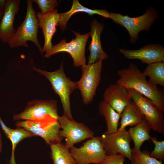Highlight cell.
Returning <instances> with one entry per match:
<instances>
[{
  "label": "cell",
  "mask_w": 164,
  "mask_h": 164,
  "mask_svg": "<svg viewBox=\"0 0 164 164\" xmlns=\"http://www.w3.org/2000/svg\"><path fill=\"white\" fill-rule=\"evenodd\" d=\"M120 78L116 83L126 89H133L153 102L163 112L164 111V95L157 86L149 83L138 68L130 63L127 68L119 69Z\"/></svg>",
  "instance_id": "1"
},
{
  "label": "cell",
  "mask_w": 164,
  "mask_h": 164,
  "mask_svg": "<svg viewBox=\"0 0 164 164\" xmlns=\"http://www.w3.org/2000/svg\"><path fill=\"white\" fill-rule=\"evenodd\" d=\"M26 17L14 35L6 42L9 48L29 47L28 41L33 42L42 55L43 48L38 39L39 29L37 12L33 7L32 0H27Z\"/></svg>",
  "instance_id": "2"
},
{
  "label": "cell",
  "mask_w": 164,
  "mask_h": 164,
  "mask_svg": "<svg viewBox=\"0 0 164 164\" xmlns=\"http://www.w3.org/2000/svg\"><path fill=\"white\" fill-rule=\"evenodd\" d=\"M63 60L60 67L53 72H49L33 67V70L46 78L55 93L60 97L62 105L63 115L73 119L71 112L70 97L72 92L78 89L77 81L74 82L66 75L63 69Z\"/></svg>",
  "instance_id": "3"
},
{
  "label": "cell",
  "mask_w": 164,
  "mask_h": 164,
  "mask_svg": "<svg viewBox=\"0 0 164 164\" xmlns=\"http://www.w3.org/2000/svg\"><path fill=\"white\" fill-rule=\"evenodd\" d=\"M109 18L127 30L130 36V42L132 43L137 42L140 32L149 31L152 24L158 18L157 12L152 7L148 8L143 15L135 17L112 12H109Z\"/></svg>",
  "instance_id": "4"
},
{
  "label": "cell",
  "mask_w": 164,
  "mask_h": 164,
  "mask_svg": "<svg viewBox=\"0 0 164 164\" xmlns=\"http://www.w3.org/2000/svg\"><path fill=\"white\" fill-rule=\"evenodd\" d=\"M15 126L41 137L50 146L61 142L63 139L59 135L61 127L58 120L51 116L39 121H18Z\"/></svg>",
  "instance_id": "5"
},
{
  "label": "cell",
  "mask_w": 164,
  "mask_h": 164,
  "mask_svg": "<svg viewBox=\"0 0 164 164\" xmlns=\"http://www.w3.org/2000/svg\"><path fill=\"white\" fill-rule=\"evenodd\" d=\"M102 61L98 60L94 63L85 64L80 67L82 76L77 82L84 104L91 102L96 95L101 79Z\"/></svg>",
  "instance_id": "6"
},
{
  "label": "cell",
  "mask_w": 164,
  "mask_h": 164,
  "mask_svg": "<svg viewBox=\"0 0 164 164\" xmlns=\"http://www.w3.org/2000/svg\"><path fill=\"white\" fill-rule=\"evenodd\" d=\"M75 35L69 42L67 43L66 39L62 40L58 44L52 46L51 50L46 53L44 57L48 58L51 56L60 52H66L71 56L73 60V65L78 67L86 64L85 48L86 43L90 36V33L81 34L72 31Z\"/></svg>",
  "instance_id": "7"
},
{
  "label": "cell",
  "mask_w": 164,
  "mask_h": 164,
  "mask_svg": "<svg viewBox=\"0 0 164 164\" xmlns=\"http://www.w3.org/2000/svg\"><path fill=\"white\" fill-rule=\"evenodd\" d=\"M127 91L131 99L149 122L154 131L164 134V114L155 104L137 91L129 89Z\"/></svg>",
  "instance_id": "8"
},
{
  "label": "cell",
  "mask_w": 164,
  "mask_h": 164,
  "mask_svg": "<svg viewBox=\"0 0 164 164\" xmlns=\"http://www.w3.org/2000/svg\"><path fill=\"white\" fill-rule=\"evenodd\" d=\"M57 101L36 99L29 102L25 109L20 113L13 115L14 121H39L50 116L58 120Z\"/></svg>",
  "instance_id": "9"
},
{
  "label": "cell",
  "mask_w": 164,
  "mask_h": 164,
  "mask_svg": "<svg viewBox=\"0 0 164 164\" xmlns=\"http://www.w3.org/2000/svg\"><path fill=\"white\" fill-rule=\"evenodd\" d=\"M69 151L76 164H98L106 155L101 142V136L91 138L80 148L73 146Z\"/></svg>",
  "instance_id": "10"
},
{
  "label": "cell",
  "mask_w": 164,
  "mask_h": 164,
  "mask_svg": "<svg viewBox=\"0 0 164 164\" xmlns=\"http://www.w3.org/2000/svg\"><path fill=\"white\" fill-rule=\"evenodd\" d=\"M126 128L112 133L106 131L101 136V142L107 155L120 154L133 161L130 142L132 140Z\"/></svg>",
  "instance_id": "11"
},
{
  "label": "cell",
  "mask_w": 164,
  "mask_h": 164,
  "mask_svg": "<svg viewBox=\"0 0 164 164\" xmlns=\"http://www.w3.org/2000/svg\"><path fill=\"white\" fill-rule=\"evenodd\" d=\"M58 120L62 128L59 131V135L65 138L64 145L69 149L75 144L94 137V132L88 127L74 119H70L63 115L59 116Z\"/></svg>",
  "instance_id": "12"
},
{
  "label": "cell",
  "mask_w": 164,
  "mask_h": 164,
  "mask_svg": "<svg viewBox=\"0 0 164 164\" xmlns=\"http://www.w3.org/2000/svg\"><path fill=\"white\" fill-rule=\"evenodd\" d=\"M119 51L128 60H139L148 65L164 62V48L159 43L147 44L137 50H126L121 48Z\"/></svg>",
  "instance_id": "13"
},
{
  "label": "cell",
  "mask_w": 164,
  "mask_h": 164,
  "mask_svg": "<svg viewBox=\"0 0 164 164\" xmlns=\"http://www.w3.org/2000/svg\"><path fill=\"white\" fill-rule=\"evenodd\" d=\"M37 17L39 28L42 29L44 39L43 52L46 53L51 50L53 46L51 40L56 31L59 19V13L58 9H55L44 14L38 12L37 13Z\"/></svg>",
  "instance_id": "14"
},
{
  "label": "cell",
  "mask_w": 164,
  "mask_h": 164,
  "mask_svg": "<svg viewBox=\"0 0 164 164\" xmlns=\"http://www.w3.org/2000/svg\"><path fill=\"white\" fill-rule=\"evenodd\" d=\"M20 4V0H7L0 22V40L3 43H6L16 31L14 21L15 15L19 11Z\"/></svg>",
  "instance_id": "15"
},
{
  "label": "cell",
  "mask_w": 164,
  "mask_h": 164,
  "mask_svg": "<svg viewBox=\"0 0 164 164\" xmlns=\"http://www.w3.org/2000/svg\"><path fill=\"white\" fill-rule=\"evenodd\" d=\"M132 100L127 89L116 83L110 85L105 89L103 101L121 114L125 107Z\"/></svg>",
  "instance_id": "16"
},
{
  "label": "cell",
  "mask_w": 164,
  "mask_h": 164,
  "mask_svg": "<svg viewBox=\"0 0 164 164\" xmlns=\"http://www.w3.org/2000/svg\"><path fill=\"white\" fill-rule=\"evenodd\" d=\"M90 26V36L91 37V40L88 47L90 53L88 64L93 63L97 60H103L108 58V54L102 49L100 40V35L104 27V24L94 19L91 22Z\"/></svg>",
  "instance_id": "17"
},
{
  "label": "cell",
  "mask_w": 164,
  "mask_h": 164,
  "mask_svg": "<svg viewBox=\"0 0 164 164\" xmlns=\"http://www.w3.org/2000/svg\"><path fill=\"white\" fill-rule=\"evenodd\" d=\"M83 12L92 16L97 14L104 18H109V12L105 9H91L82 5L78 0H73L70 9L65 12L59 13V19L57 26H59L62 31L67 28V24L71 17L77 12Z\"/></svg>",
  "instance_id": "18"
},
{
  "label": "cell",
  "mask_w": 164,
  "mask_h": 164,
  "mask_svg": "<svg viewBox=\"0 0 164 164\" xmlns=\"http://www.w3.org/2000/svg\"><path fill=\"white\" fill-rule=\"evenodd\" d=\"M119 130H123L129 126H135L139 124L145 118L135 103L132 101L124 108L121 114Z\"/></svg>",
  "instance_id": "19"
},
{
  "label": "cell",
  "mask_w": 164,
  "mask_h": 164,
  "mask_svg": "<svg viewBox=\"0 0 164 164\" xmlns=\"http://www.w3.org/2000/svg\"><path fill=\"white\" fill-rule=\"evenodd\" d=\"M151 129V125L145 118L139 124L130 128L128 132L134 143V147L132 148L133 149L140 151V148L143 143L146 141L149 140Z\"/></svg>",
  "instance_id": "20"
},
{
  "label": "cell",
  "mask_w": 164,
  "mask_h": 164,
  "mask_svg": "<svg viewBox=\"0 0 164 164\" xmlns=\"http://www.w3.org/2000/svg\"><path fill=\"white\" fill-rule=\"evenodd\" d=\"M100 114L103 116L105 119L108 133L116 132L118 130L121 114L115 111L107 103L102 101L99 105Z\"/></svg>",
  "instance_id": "21"
},
{
  "label": "cell",
  "mask_w": 164,
  "mask_h": 164,
  "mask_svg": "<svg viewBox=\"0 0 164 164\" xmlns=\"http://www.w3.org/2000/svg\"><path fill=\"white\" fill-rule=\"evenodd\" d=\"M51 158L53 164H76L69 151L61 142L50 146Z\"/></svg>",
  "instance_id": "22"
},
{
  "label": "cell",
  "mask_w": 164,
  "mask_h": 164,
  "mask_svg": "<svg viewBox=\"0 0 164 164\" xmlns=\"http://www.w3.org/2000/svg\"><path fill=\"white\" fill-rule=\"evenodd\" d=\"M142 73L145 77H149V79L148 81L149 83L164 87V62L148 64Z\"/></svg>",
  "instance_id": "23"
},
{
  "label": "cell",
  "mask_w": 164,
  "mask_h": 164,
  "mask_svg": "<svg viewBox=\"0 0 164 164\" xmlns=\"http://www.w3.org/2000/svg\"><path fill=\"white\" fill-rule=\"evenodd\" d=\"M34 136H36L35 135L22 128L16 127L15 129H12L9 138L12 145L11 164L13 162L14 152L17 144L25 138H31Z\"/></svg>",
  "instance_id": "24"
},
{
  "label": "cell",
  "mask_w": 164,
  "mask_h": 164,
  "mask_svg": "<svg viewBox=\"0 0 164 164\" xmlns=\"http://www.w3.org/2000/svg\"><path fill=\"white\" fill-rule=\"evenodd\" d=\"M148 150L142 152L137 151L132 149L133 161L131 164H163L162 162L151 157Z\"/></svg>",
  "instance_id": "25"
},
{
  "label": "cell",
  "mask_w": 164,
  "mask_h": 164,
  "mask_svg": "<svg viewBox=\"0 0 164 164\" xmlns=\"http://www.w3.org/2000/svg\"><path fill=\"white\" fill-rule=\"evenodd\" d=\"M150 139L155 145L154 149L149 155L158 160L162 162L164 159V141H159L155 137H151Z\"/></svg>",
  "instance_id": "26"
},
{
  "label": "cell",
  "mask_w": 164,
  "mask_h": 164,
  "mask_svg": "<svg viewBox=\"0 0 164 164\" xmlns=\"http://www.w3.org/2000/svg\"><path fill=\"white\" fill-rule=\"evenodd\" d=\"M32 1L33 2L37 5L43 14L56 9L59 4L57 0H32Z\"/></svg>",
  "instance_id": "27"
},
{
  "label": "cell",
  "mask_w": 164,
  "mask_h": 164,
  "mask_svg": "<svg viewBox=\"0 0 164 164\" xmlns=\"http://www.w3.org/2000/svg\"><path fill=\"white\" fill-rule=\"evenodd\" d=\"M125 158L120 154L106 155L104 160L98 164H124Z\"/></svg>",
  "instance_id": "28"
},
{
  "label": "cell",
  "mask_w": 164,
  "mask_h": 164,
  "mask_svg": "<svg viewBox=\"0 0 164 164\" xmlns=\"http://www.w3.org/2000/svg\"><path fill=\"white\" fill-rule=\"evenodd\" d=\"M0 124L4 132L6 137L9 139L10 134L12 128L7 127L4 124L3 120L0 116Z\"/></svg>",
  "instance_id": "29"
},
{
  "label": "cell",
  "mask_w": 164,
  "mask_h": 164,
  "mask_svg": "<svg viewBox=\"0 0 164 164\" xmlns=\"http://www.w3.org/2000/svg\"><path fill=\"white\" fill-rule=\"evenodd\" d=\"M7 0H0V11L3 12L5 7Z\"/></svg>",
  "instance_id": "30"
},
{
  "label": "cell",
  "mask_w": 164,
  "mask_h": 164,
  "mask_svg": "<svg viewBox=\"0 0 164 164\" xmlns=\"http://www.w3.org/2000/svg\"><path fill=\"white\" fill-rule=\"evenodd\" d=\"M3 148L2 135L0 132V155Z\"/></svg>",
  "instance_id": "31"
},
{
  "label": "cell",
  "mask_w": 164,
  "mask_h": 164,
  "mask_svg": "<svg viewBox=\"0 0 164 164\" xmlns=\"http://www.w3.org/2000/svg\"><path fill=\"white\" fill-rule=\"evenodd\" d=\"M3 12L0 11V22H1V20L2 19L3 16Z\"/></svg>",
  "instance_id": "32"
}]
</instances>
